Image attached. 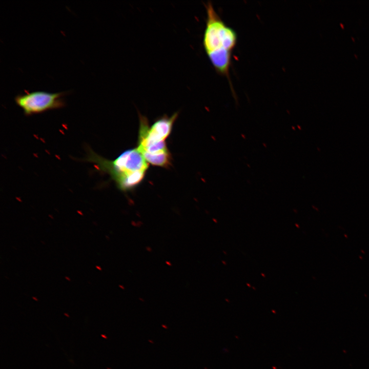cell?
Returning a JSON list of instances; mask_svg holds the SVG:
<instances>
[{
    "instance_id": "obj_1",
    "label": "cell",
    "mask_w": 369,
    "mask_h": 369,
    "mask_svg": "<svg viewBox=\"0 0 369 369\" xmlns=\"http://www.w3.org/2000/svg\"><path fill=\"white\" fill-rule=\"evenodd\" d=\"M207 17L202 46L216 73L229 80L233 52L237 42L235 30L227 25L211 2L204 5Z\"/></svg>"
},
{
    "instance_id": "obj_2",
    "label": "cell",
    "mask_w": 369,
    "mask_h": 369,
    "mask_svg": "<svg viewBox=\"0 0 369 369\" xmlns=\"http://www.w3.org/2000/svg\"><path fill=\"white\" fill-rule=\"evenodd\" d=\"M86 160L108 174L122 191L131 190L141 183L149 164L137 148L125 151L114 160L106 159L90 150Z\"/></svg>"
},
{
    "instance_id": "obj_3",
    "label": "cell",
    "mask_w": 369,
    "mask_h": 369,
    "mask_svg": "<svg viewBox=\"0 0 369 369\" xmlns=\"http://www.w3.org/2000/svg\"><path fill=\"white\" fill-rule=\"evenodd\" d=\"M178 116L177 112L171 116L163 115L150 127L147 118L139 115L137 149L149 164L163 168H168L171 164L172 157L166 140L171 134Z\"/></svg>"
},
{
    "instance_id": "obj_4",
    "label": "cell",
    "mask_w": 369,
    "mask_h": 369,
    "mask_svg": "<svg viewBox=\"0 0 369 369\" xmlns=\"http://www.w3.org/2000/svg\"><path fill=\"white\" fill-rule=\"evenodd\" d=\"M66 93L65 91L56 93L42 91L27 92L16 95L14 100L23 109L24 114L29 116L64 107L65 102L61 97Z\"/></svg>"
}]
</instances>
